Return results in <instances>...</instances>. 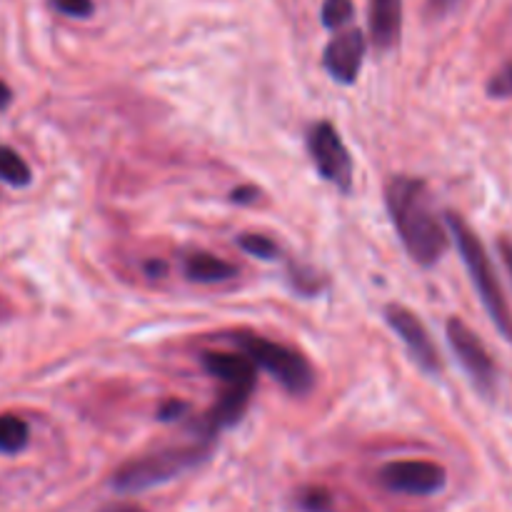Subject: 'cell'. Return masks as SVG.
I'll return each instance as SVG.
<instances>
[{
    "instance_id": "cell-18",
    "label": "cell",
    "mask_w": 512,
    "mask_h": 512,
    "mask_svg": "<svg viewBox=\"0 0 512 512\" xmlns=\"http://www.w3.org/2000/svg\"><path fill=\"white\" fill-rule=\"evenodd\" d=\"M300 508L305 512H330V508H333V498H330L328 490L308 488L300 493Z\"/></svg>"
},
{
    "instance_id": "cell-15",
    "label": "cell",
    "mask_w": 512,
    "mask_h": 512,
    "mask_svg": "<svg viewBox=\"0 0 512 512\" xmlns=\"http://www.w3.org/2000/svg\"><path fill=\"white\" fill-rule=\"evenodd\" d=\"M0 180L13 188H25L33 180L28 163L13 148H0Z\"/></svg>"
},
{
    "instance_id": "cell-24",
    "label": "cell",
    "mask_w": 512,
    "mask_h": 512,
    "mask_svg": "<svg viewBox=\"0 0 512 512\" xmlns=\"http://www.w3.org/2000/svg\"><path fill=\"white\" fill-rule=\"evenodd\" d=\"M10 100H13V93H10V88H8V85H5L3 80H0V110H3V108H8V105H10Z\"/></svg>"
},
{
    "instance_id": "cell-4",
    "label": "cell",
    "mask_w": 512,
    "mask_h": 512,
    "mask_svg": "<svg viewBox=\"0 0 512 512\" xmlns=\"http://www.w3.org/2000/svg\"><path fill=\"white\" fill-rule=\"evenodd\" d=\"M233 343L243 350L245 355L253 358V363L260 370L273 375L290 395H308L315 385L313 365L295 350L285 348V345L273 343V340L263 338V335H235Z\"/></svg>"
},
{
    "instance_id": "cell-22",
    "label": "cell",
    "mask_w": 512,
    "mask_h": 512,
    "mask_svg": "<svg viewBox=\"0 0 512 512\" xmlns=\"http://www.w3.org/2000/svg\"><path fill=\"white\" fill-rule=\"evenodd\" d=\"M233 200L235 203H253V200H258V190L255 188H240L233 193Z\"/></svg>"
},
{
    "instance_id": "cell-19",
    "label": "cell",
    "mask_w": 512,
    "mask_h": 512,
    "mask_svg": "<svg viewBox=\"0 0 512 512\" xmlns=\"http://www.w3.org/2000/svg\"><path fill=\"white\" fill-rule=\"evenodd\" d=\"M490 98H512V63L503 65L488 83Z\"/></svg>"
},
{
    "instance_id": "cell-16",
    "label": "cell",
    "mask_w": 512,
    "mask_h": 512,
    "mask_svg": "<svg viewBox=\"0 0 512 512\" xmlns=\"http://www.w3.org/2000/svg\"><path fill=\"white\" fill-rule=\"evenodd\" d=\"M353 15V0H325L323 10H320V20L328 30H340L353 20Z\"/></svg>"
},
{
    "instance_id": "cell-8",
    "label": "cell",
    "mask_w": 512,
    "mask_h": 512,
    "mask_svg": "<svg viewBox=\"0 0 512 512\" xmlns=\"http://www.w3.org/2000/svg\"><path fill=\"white\" fill-rule=\"evenodd\" d=\"M385 320H388V325L393 328V333L403 340L405 348L410 350L415 363H418L425 373H438L440 355L433 338H430L428 328L423 325V320H420L413 310L403 308V305L398 303L385 308Z\"/></svg>"
},
{
    "instance_id": "cell-17",
    "label": "cell",
    "mask_w": 512,
    "mask_h": 512,
    "mask_svg": "<svg viewBox=\"0 0 512 512\" xmlns=\"http://www.w3.org/2000/svg\"><path fill=\"white\" fill-rule=\"evenodd\" d=\"M238 245L245 250V253L253 255V258H260V260L278 258V245H275L268 235H255V233L240 235Z\"/></svg>"
},
{
    "instance_id": "cell-27",
    "label": "cell",
    "mask_w": 512,
    "mask_h": 512,
    "mask_svg": "<svg viewBox=\"0 0 512 512\" xmlns=\"http://www.w3.org/2000/svg\"><path fill=\"white\" fill-rule=\"evenodd\" d=\"M440 3H453V0H440Z\"/></svg>"
},
{
    "instance_id": "cell-23",
    "label": "cell",
    "mask_w": 512,
    "mask_h": 512,
    "mask_svg": "<svg viewBox=\"0 0 512 512\" xmlns=\"http://www.w3.org/2000/svg\"><path fill=\"white\" fill-rule=\"evenodd\" d=\"M500 255H503L505 265H508V270H510V275H512V240L510 238L500 240Z\"/></svg>"
},
{
    "instance_id": "cell-14",
    "label": "cell",
    "mask_w": 512,
    "mask_h": 512,
    "mask_svg": "<svg viewBox=\"0 0 512 512\" xmlns=\"http://www.w3.org/2000/svg\"><path fill=\"white\" fill-rule=\"evenodd\" d=\"M30 438L28 423L18 415L3 413L0 415V453L5 455H15L20 450H25Z\"/></svg>"
},
{
    "instance_id": "cell-9",
    "label": "cell",
    "mask_w": 512,
    "mask_h": 512,
    "mask_svg": "<svg viewBox=\"0 0 512 512\" xmlns=\"http://www.w3.org/2000/svg\"><path fill=\"white\" fill-rule=\"evenodd\" d=\"M365 35L360 30H345L338 33L328 43L323 53V68L328 70L330 78L340 85H353L358 80L360 65L365 58Z\"/></svg>"
},
{
    "instance_id": "cell-11",
    "label": "cell",
    "mask_w": 512,
    "mask_h": 512,
    "mask_svg": "<svg viewBox=\"0 0 512 512\" xmlns=\"http://www.w3.org/2000/svg\"><path fill=\"white\" fill-rule=\"evenodd\" d=\"M250 395L253 390H240V388H225L220 395L218 403L210 408V413L205 415L203 425H200V433L203 438H215L220 430L233 428L235 423H240V418L245 415V408L250 403Z\"/></svg>"
},
{
    "instance_id": "cell-20",
    "label": "cell",
    "mask_w": 512,
    "mask_h": 512,
    "mask_svg": "<svg viewBox=\"0 0 512 512\" xmlns=\"http://www.w3.org/2000/svg\"><path fill=\"white\" fill-rule=\"evenodd\" d=\"M53 8L70 18H88L93 15V0H53Z\"/></svg>"
},
{
    "instance_id": "cell-13",
    "label": "cell",
    "mask_w": 512,
    "mask_h": 512,
    "mask_svg": "<svg viewBox=\"0 0 512 512\" xmlns=\"http://www.w3.org/2000/svg\"><path fill=\"white\" fill-rule=\"evenodd\" d=\"M185 278L193 280V283L200 285H213V283H223V280H230L238 275V268L233 263L223 258H215L210 253H195L185 260L183 265Z\"/></svg>"
},
{
    "instance_id": "cell-2",
    "label": "cell",
    "mask_w": 512,
    "mask_h": 512,
    "mask_svg": "<svg viewBox=\"0 0 512 512\" xmlns=\"http://www.w3.org/2000/svg\"><path fill=\"white\" fill-rule=\"evenodd\" d=\"M445 225H448L450 235L455 238V245H458V253L463 255V263L468 268L470 280H473L475 290L480 295V303L488 310L490 320L495 323V328L503 333L505 340L512 343V313L510 305L505 300L503 288L498 283V275H495L493 263H490V255L485 253V245L480 243V238L475 235V230L465 223L460 215L448 213L445 218Z\"/></svg>"
},
{
    "instance_id": "cell-25",
    "label": "cell",
    "mask_w": 512,
    "mask_h": 512,
    "mask_svg": "<svg viewBox=\"0 0 512 512\" xmlns=\"http://www.w3.org/2000/svg\"><path fill=\"white\" fill-rule=\"evenodd\" d=\"M105 512H145V510L138 508V505H120V508H110Z\"/></svg>"
},
{
    "instance_id": "cell-5",
    "label": "cell",
    "mask_w": 512,
    "mask_h": 512,
    "mask_svg": "<svg viewBox=\"0 0 512 512\" xmlns=\"http://www.w3.org/2000/svg\"><path fill=\"white\" fill-rule=\"evenodd\" d=\"M308 150L320 175L343 193H350V188H353V158H350L348 148L340 140L338 130L328 120L310 125Z\"/></svg>"
},
{
    "instance_id": "cell-26",
    "label": "cell",
    "mask_w": 512,
    "mask_h": 512,
    "mask_svg": "<svg viewBox=\"0 0 512 512\" xmlns=\"http://www.w3.org/2000/svg\"><path fill=\"white\" fill-rule=\"evenodd\" d=\"M148 270H150V275L165 273V265H163V263H150V265H148Z\"/></svg>"
},
{
    "instance_id": "cell-6",
    "label": "cell",
    "mask_w": 512,
    "mask_h": 512,
    "mask_svg": "<svg viewBox=\"0 0 512 512\" xmlns=\"http://www.w3.org/2000/svg\"><path fill=\"white\" fill-rule=\"evenodd\" d=\"M448 343L453 348V353L458 355L460 365H463L465 373L470 375V380L475 383V388H480L483 393H493L495 383H498V368H495L493 358H490L488 348L483 345V340L458 318L448 320Z\"/></svg>"
},
{
    "instance_id": "cell-21",
    "label": "cell",
    "mask_w": 512,
    "mask_h": 512,
    "mask_svg": "<svg viewBox=\"0 0 512 512\" xmlns=\"http://www.w3.org/2000/svg\"><path fill=\"white\" fill-rule=\"evenodd\" d=\"M185 410L183 403H178V400H173V403H165L163 408H160V420H175L180 418V413Z\"/></svg>"
},
{
    "instance_id": "cell-12",
    "label": "cell",
    "mask_w": 512,
    "mask_h": 512,
    "mask_svg": "<svg viewBox=\"0 0 512 512\" xmlns=\"http://www.w3.org/2000/svg\"><path fill=\"white\" fill-rule=\"evenodd\" d=\"M403 25V0H370V35L380 50L398 43Z\"/></svg>"
},
{
    "instance_id": "cell-3",
    "label": "cell",
    "mask_w": 512,
    "mask_h": 512,
    "mask_svg": "<svg viewBox=\"0 0 512 512\" xmlns=\"http://www.w3.org/2000/svg\"><path fill=\"white\" fill-rule=\"evenodd\" d=\"M210 445H190V448H170L145 458L130 460L113 475V488L120 493H138L153 485L168 483L185 470L195 468L200 460L208 458Z\"/></svg>"
},
{
    "instance_id": "cell-7",
    "label": "cell",
    "mask_w": 512,
    "mask_h": 512,
    "mask_svg": "<svg viewBox=\"0 0 512 512\" xmlns=\"http://www.w3.org/2000/svg\"><path fill=\"white\" fill-rule=\"evenodd\" d=\"M378 480L390 493L435 495L445 488V468L430 460H395L380 470Z\"/></svg>"
},
{
    "instance_id": "cell-10",
    "label": "cell",
    "mask_w": 512,
    "mask_h": 512,
    "mask_svg": "<svg viewBox=\"0 0 512 512\" xmlns=\"http://www.w3.org/2000/svg\"><path fill=\"white\" fill-rule=\"evenodd\" d=\"M203 368L208 370V375L218 378L225 388L253 390L255 393L260 368L243 350L240 353H205Z\"/></svg>"
},
{
    "instance_id": "cell-1",
    "label": "cell",
    "mask_w": 512,
    "mask_h": 512,
    "mask_svg": "<svg viewBox=\"0 0 512 512\" xmlns=\"http://www.w3.org/2000/svg\"><path fill=\"white\" fill-rule=\"evenodd\" d=\"M385 203L410 258L423 268H433L448 250V233L435 215L428 185L395 175L385 188Z\"/></svg>"
}]
</instances>
